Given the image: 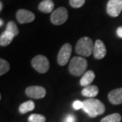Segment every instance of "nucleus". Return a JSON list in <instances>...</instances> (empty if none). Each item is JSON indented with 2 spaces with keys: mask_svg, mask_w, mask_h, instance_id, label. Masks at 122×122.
Instances as JSON below:
<instances>
[{
  "mask_svg": "<svg viewBox=\"0 0 122 122\" xmlns=\"http://www.w3.org/2000/svg\"><path fill=\"white\" fill-rule=\"evenodd\" d=\"M35 109V103L32 100H29L25 102H23L19 107V112L21 114H25Z\"/></svg>",
  "mask_w": 122,
  "mask_h": 122,
  "instance_id": "nucleus-16",
  "label": "nucleus"
},
{
  "mask_svg": "<svg viewBox=\"0 0 122 122\" xmlns=\"http://www.w3.org/2000/svg\"><path fill=\"white\" fill-rule=\"evenodd\" d=\"M26 94L29 97L35 99L42 98L46 94V90L45 88L41 86H29L26 89Z\"/></svg>",
  "mask_w": 122,
  "mask_h": 122,
  "instance_id": "nucleus-8",
  "label": "nucleus"
},
{
  "mask_svg": "<svg viewBox=\"0 0 122 122\" xmlns=\"http://www.w3.org/2000/svg\"><path fill=\"white\" fill-rule=\"evenodd\" d=\"M122 10V0H109L107 11L111 16L117 17Z\"/></svg>",
  "mask_w": 122,
  "mask_h": 122,
  "instance_id": "nucleus-7",
  "label": "nucleus"
},
{
  "mask_svg": "<svg viewBox=\"0 0 122 122\" xmlns=\"http://www.w3.org/2000/svg\"><path fill=\"white\" fill-rule=\"evenodd\" d=\"M86 0H70L69 4L74 8H81L85 4Z\"/></svg>",
  "mask_w": 122,
  "mask_h": 122,
  "instance_id": "nucleus-21",
  "label": "nucleus"
},
{
  "mask_svg": "<svg viewBox=\"0 0 122 122\" xmlns=\"http://www.w3.org/2000/svg\"><path fill=\"white\" fill-rule=\"evenodd\" d=\"M93 54L94 58L98 60L103 58L107 54V49L105 44L100 39L96 40V41L95 42Z\"/></svg>",
  "mask_w": 122,
  "mask_h": 122,
  "instance_id": "nucleus-10",
  "label": "nucleus"
},
{
  "mask_svg": "<svg viewBox=\"0 0 122 122\" xmlns=\"http://www.w3.org/2000/svg\"><path fill=\"white\" fill-rule=\"evenodd\" d=\"M68 12L65 8L60 7L52 13L50 20L55 25H61L68 19Z\"/></svg>",
  "mask_w": 122,
  "mask_h": 122,
  "instance_id": "nucleus-5",
  "label": "nucleus"
},
{
  "mask_svg": "<svg viewBox=\"0 0 122 122\" xmlns=\"http://www.w3.org/2000/svg\"><path fill=\"white\" fill-rule=\"evenodd\" d=\"M94 44L90 37H84L79 40L75 46V51L79 55L89 56L94 51Z\"/></svg>",
  "mask_w": 122,
  "mask_h": 122,
  "instance_id": "nucleus-2",
  "label": "nucleus"
},
{
  "mask_svg": "<svg viewBox=\"0 0 122 122\" xmlns=\"http://www.w3.org/2000/svg\"><path fill=\"white\" fill-rule=\"evenodd\" d=\"M31 65L37 72L40 73H46L50 68L48 59L43 55H37L31 61Z\"/></svg>",
  "mask_w": 122,
  "mask_h": 122,
  "instance_id": "nucleus-4",
  "label": "nucleus"
},
{
  "mask_svg": "<svg viewBox=\"0 0 122 122\" xmlns=\"http://www.w3.org/2000/svg\"><path fill=\"white\" fill-rule=\"evenodd\" d=\"M95 79V74L92 71H87L84 74L80 80V84L81 86L86 87L90 86Z\"/></svg>",
  "mask_w": 122,
  "mask_h": 122,
  "instance_id": "nucleus-12",
  "label": "nucleus"
},
{
  "mask_svg": "<svg viewBox=\"0 0 122 122\" xmlns=\"http://www.w3.org/2000/svg\"><path fill=\"white\" fill-rule=\"evenodd\" d=\"M71 52H72V46H71V44H65L64 46H62V47L61 48L58 52V55L57 58V61L60 65H65L68 62V61H69Z\"/></svg>",
  "mask_w": 122,
  "mask_h": 122,
  "instance_id": "nucleus-6",
  "label": "nucleus"
},
{
  "mask_svg": "<svg viewBox=\"0 0 122 122\" xmlns=\"http://www.w3.org/2000/svg\"><path fill=\"white\" fill-rule=\"evenodd\" d=\"M35 14L32 12L25 9L18 10L16 13V19L18 22L20 24H25L33 22L35 20Z\"/></svg>",
  "mask_w": 122,
  "mask_h": 122,
  "instance_id": "nucleus-9",
  "label": "nucleus"
},
{
  "mask_svg": "<svg viewBox=\"0 0 122 122\" xmlns=\"http://www.w3.org/2000/svg\"><path fill=\"white\" fill-rule=\"evenodd\" d=\"M108 98L111 104L120 105L122 103V87L115 89L109 92Z\"/></svg>",
  "mask_w": 122,
  "mask_h": 122,
  "instance_id": "nucleus-11",
  "label": "nucleus"
},
{
  "mask_svg": "<svg viewBox=\"0 0 122 122\" xmlns=\"http://www.w3.org/2000/svg\"><path fill=\"white\" fill-rule=\"evenodd\" d=\"M15 37V35H14L13 33L5 30L4 32H3L1 33V35L0 36V45L1 46H7L9 44H10L12 40H13L14 37Z\"/></svg>",
  "mask_w": 122,
  "mask_h": 122,
  "instance_id": "nucleus-13",
  "label": "nucleus"
},
{
  "mask_svg": "<svg viewBox=\"0 0 122 122\" xmlns=\"http://www.w3.org/2000/svg\"><path fill=\"white\" fill-rule=\"evenodd\" d=\"M3 25H4V20H3L2 19H1V20H0V26H2Z\"/></svg>",
  "mask_w": 122,
  "mask_h": 122,
  "instance_id": "nucleus-26",
  "label": "nucleus"
},
{
  "mask_svg": "<svg viewBox=\"0 0 122 122\" xmlns=\"http://www.w3.org/2000/svg\"><path fill=\"white\" fill-rule=\"evenodd\" d=\"M54 8V4L52 0H43L39 5V10L44 13H50Z\"/></svg>",
  "mask_w": 122,
  "mask_h": 122,
  "instance_id": "nucleus-14",
  "label": "nucleus"
},
{
  "mask_svg": "<svg viewBox=\"0 0 122 122\" xmlns=\"http://www.w3.org/2000/svg\"><path fill=\"white\" fill-rule=\"evenodd\" d=\"M117 35L119 37L122 38V26H119L117 29Z\"/></svg>",
  "mask_w": 122,
  "mask_h": 122,
  "instance_id": "nucleus-24",
  "label": "nucleus"
},
{
  "mask_svg": "<svg viewBox=\"0 0 122 122\" xmlns=\"http://www.w3.org/2000/svg\"><path fill=\"white\" fill-rule=\"evenodd\" d=\"M64 122H75V117L73 115H69L65 117Z\"/></svg>",
  "mask_w": 122,
  "mask_h": 122,
  "instance_id": "nucleus-23",
  "label": "nucleus"
},
{
  "mask_svg": "<svg viewBox=\"0 0 122 122\" xmlns=\"http://www.w3.org/2000/svg\"><path fill=\"white\" fill-rule=\"evenodd\" d=\"M10 70V64L5 60L0 59V75L6 73Z\"/></svg>",
  "mask_w": 122,
  "mask_h": 122,
  "instance_id": "nucleus-19",
  "label": "nucleus"
},
{
  "mask_svg": "<svg viewBox=\"0 0 122 122\" xmlns=\"http://www.w3.org/2000/svg\"><path fill=\"white\" fill-rule=\"evenodd\" d=\"M29 122H45L46 117L42 115L39 114H32L29 117Z\"/></svg>",
  "mask_w": 122,
  "mask_h": 122,
  "instance_id": "nucleus-20",
  "label": "nucleus"
},
{
  "mask_svg": "<svg viewBox=\"0 0 122 122\" xmlns=\"http://www.w3.org/2000/svg\"><path fill=\"white\" fill-rule=\"evenodd\" d=\"M87 66V61L84 58L80 56L73 57L70 62L69 71L75 76H80L84 74Z\"/></svg>",
  "mask_w": 122,
  "mask_h": 122,
  "instance_id": "nucleus-3",
  "label": "nucleus"
},
{
  "mask_svg": "<svg viewBox=\"0 0 122 122\" xmlns=\"http://www.w3.org/2000/svg\"><path fill=\"white\" fill-rule=\"evenodd\" d=\"M5 30H7V31H9V32L13 33L15 36L17 35L18 34V32H19L16 24L14 22V21H10V22L7 24Z\"/></svg>",
  "mask_w": 122,
  "mask_h": 122,
  "instance_id": "nucleus-18",
  "label": "nucleus"
},
{
  "mask_svg": "<svg viewBox=\"0 0 122 122\" xmlns=\"http://www.w3.org/2000/svg\"><path fill=\"white\" fill-rule=\"evenodd\" d=\"M2 8H3V4L2 2H0V11L2 10Z\"/></svg>",
  "mask_w": 122,
  "mask_h": 122,
  "instance_id": "nucleus-25",
  "label": "nucleus"
},
{
  "mask_svg": "<svg viewBox=\"0 0 122 122\" xmlns=\"http://www.w3.org/2000/svg\"><path fill=\"white\" fill-rule=\"evenodd\" d=\"M83 102V111L91 117H95L105 113V105L99 100L89 98Z\"/></svg>",
  "mask_w": 122,
  "mask_h": 122,
  "instance_id": "nucleus-1",
  "label": "nucleus"
},
{
  "mask_svg": "<svg viewBox=\"0 0 122 122\" xmlns=\"http://www.w3.org/2000/svg\"><path fill=\"white\" fill-rule=\"evenodd\" d=\"M73 107L75 110H79V109H83V102L80 101V100H75L73 104Z\"/></svg>",
  "mask_w": 122,
  "mask_h": 122,
  "instance_id": "nucleus-22",
  "label": "nucleus"
},
{
  "mask_svg": "<svg viewBox=\"0 0 122 122\" xmlns=\"http://www.w3.org/2000/svg\"><path fill=\"white\" fill-rule=\"evenodd\" d=\"M82 94L86 97L93 98L98 95V88L96 86L90 85L88 86L85 87L81 92Z\"/></svg>",
  "mask_w": 122,
  "mask_h": 122,
  "instance_id": "nucleus-15",
  "label": "nucleus"
},
{
  "mask_svg": "<svg viewBox=\"0 0 122 122\" xmlns=\"http://www.w3.org/2000/svg\"><path fill=\"white\" fill-rule=\"evenodd\" d=\"M122 117L119 113H113L102 118L100 122H120Z\"/></svg>",
  "mask_w": 122,
  "mask_h": 122,
  "instance_id": "nucleus-17",
  "label": "nucleus"
}]
</instances>
